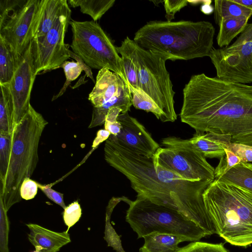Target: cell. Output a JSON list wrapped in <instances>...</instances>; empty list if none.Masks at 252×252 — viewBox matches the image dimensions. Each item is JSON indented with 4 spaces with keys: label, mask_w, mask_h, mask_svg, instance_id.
I'll list each match as a JSON object with an SVG mask.
<instances>
[{
    "label": "cell",
    "mask_w": 252,
    "mask_h": 252,
    "mask_svg": "<svg viewBox=\"0 0 252 252\" xmlns=\"http://www.w3.org/2000/svg\"><path fill=\"white\" fill-rule=\"evenodd\" d=\"M132 42V40L127 36L122 41L121 45L116 47V49L123 62L128 87H132L139 89Z\"/></svg>",
    "instance_id": "cell-24"
},
{
    "label": "cell",
    "mask_w": 252,
    "mask_h": 252,
    "mask_svg": "<svg viewBox=\"0 0 252 252\" xmlns=\"http://www.w3.org/2000/svg\"><path fill=\"white\" fill-rule=\"evenodd\" d=\"M104 150L106 161L129 180L137 197L177 210L208 236L216 234L202 197L211 182L186 180L175 172L155 165L152 158L130 151L110 138L105 141Z\"/></svg>",
    "instance_id": "cell-2"
},
{
    "label": "cell",
    "mask_w": 252,
    "mask_h": 252,
    "mask_svg": "<svg viewBox=\"0 0 252 252\" xmlns=\"http://www.w3.org/2000/svg\"><path fill=\"white\" fill-rule=\"evenodd\" d=\"M251 17L242 16L221 19L218 24L219 31L217 41L220 48L228 46L232 40L241 34Z\"/></svg>",
    "instance_id": "cell-19"
},
{
    "label": "cell",
    "mask_w": 252,
    "mask_h": 252,
    "mask_svg": "<svg viewBox=\"0 0 252 252\" xmlns=\"http://www.w3.org/2000/svg\"><path fill=\"white\" fill-rule=\"evenodd\" d=\"M189 1L185 0H163V5L165 11V18L167 21L171 22L175 18V14L188 5Z\"/></svg>",
    "instance_id": "cell-32"
},
{
    "label": "cell",
    "mask_w": 252,
    "mask_h": 252,
    "mask_svg": "<svg viewBox=\"0 0 252 252\" xmlns=\"http://www.w3.org/2000/svg\"><path fill=\"white\" fill-rule=\"evenodd\" d=\"M36 75L30 42L21 56L18 67L8 83L14 104V126L28 111L31 105V94Z\"/></svg>",
    "instance_id": "cell-11"
},
{
    "label": "cell",
    "mask_w": 252,
    "mask_h": 252,
    "mask_svg": "<svg viewBox=\"0 0 252 252\" xmlns=\"http://www.w3.org/2000/svg\"><path fill=\"white\" fill-rule=\"evenodd\" d=\"M82 210L78 201H75L66 206L63 212L64 222L67 226L68 232L69 228L74 225L81 218Z\"/></svg>",
    "instance_id": "cell-30"
},
{
    "label": "cell",
    "mask_w": 252,
    "mask_h": 252,
    "mask_svg": "<svg viewBox=\"0 0 252 252\" xmlns=\"http://www.w3.org/2000/svg\"><path fill=\"white\" fill-rule=\"evenodd\" d=\"M139 89L149 95L163 112L166 122L177 120L174 108L175 94L165 63V54L144 50L132 40Z\"/></svg>",
    "instance_id": "cell-8"
},
{
    "label": "cell",
    "mask_w": 252,
    "mask_h": 252,
    "mask_svg": "<svg viewBox=\"0 0 252 252\" xmlns=\"http://www.w3.org/2000/svg\"><path fill=\"white\" fill-rule=\"evenodd\" d=\"M227 149L239 157L241 161L252 162V146L231 143Z\"/></svg>",
    "instance_id": "cell-33"
},
{
    "label": "cell",
    "mask_w": 252,
    "mask_h": 252,
    "mask_svg": "<svg viewBox=\"0 0 252 252\" xmlns=\"http://www.w3.org/2000/svg\"><path fill=\"white\" fill-rule=\"evenodd\" d=\"M68 53L70 58L75 59L76 62L66 61L61 65L60 67H62L63 69L66 80L60 92L57 95L53 96L52 100L57 99L63 94L71 82L76 80L81 74L82 71H84L87 76L91 78L94 83H95L91 68L72 51L68 49Z\"/></svg>",
    "instance_id": "cell-23"
},
{
    "label": "cell",
    "mask_w": 252,
    "mask_h": 252,
    "mask_svg": "<svg viewBox=\"0 0 252 252\" xmlns=\"http://www.w3.org/2000/svg\"><path fill=\"white\" fill-rule=\"evenodd\" d=\"M0 86V133L11 135L14 127L13 98L8 83Z\"/></svg>",
    "instance_id": "cell-21"
},
{
    "label": "cell",
    "mask_w": 252,
    "mask_h": 252,
    "mask_svg": "<svg viewBox=\"0 0 252 252\" xmlns=\"http://www.w3.org/2000/svg\"><path fill=\"white\" fill-rule=\"evenodd\" d=\"M10 135L0 133V180L2 181L6 175L9 160Z\"/></svg>",
    "instance_id": "cell-29"
},
{
    "label": "cell",
    "mask_w": 252,
    "mask_h": 252,
    "mask_svg": "<svg viewBox=\"0 0 252 252\" xmlns=\"http://www.w3.org/2000/svg\"><path fill=\"white\" fill-rule=\"evenodd\" d=\"M121 200L129 205L126 220L136 233L137 238L158 232L181 236L195 242L208 236L200 226L177 210L142 198L136 197L132 201L123 196Z\"/></svg>",
    "instance_id": "cell-6"
},
{
    "label": "cell",
    "mask_w": 252,
    "mask_h": 252,
    "mask_svg": "<svg viewBox=\"0 0 252 252\" xmlns=\"http://www.w3.org/2000/svg\"><path fill=\"white\" fill-rule=\"evenodd\" d=\"M183 93L181 120L195 133L230 135L232 143L252 146V85L201 73L191 76Z\"/></svg>",
    "instance_id": "cell-1"
},
{
    "label": "cell",
    "mask_w": 252,
    "mask_h": 252,
    "mask_svg": "<svg viewBox=\"0 0 252 252\" xmlns=\"http://www.w3.org/2000/svg\"><path fill=\"white\" fill-rule=\"evenodd\" d=\"M67 2L74 8L79 6L84 14L90 15L96 22L110 8L115 0H68Z\"/></svg>",
    "instance_id": "cell-26"
},
{
    "label": "cell",
    "mask_w": 252,
    "mask_h": 252,
    "mask_svg": "<svg viewBox=\"0 0 252 252\" xmlns=\"http://www.w3.org/2000/svg\"><path fill=\"white\" fill-rule=\"evenodd\" d=\"M117 120L121 125L120 133L109 138L120 146L143 156L153 158L159 144L145 127L128 112L121 113Z\"/></svg>",
    "instance_id": "cell-13"
},
{
    "label": "cell",
    "mask_w": 252,
    "mask_h": 252,
    "mask_svg": "<svg viewBox=\"0 0 252 252\" xmlns=\"http://www.w3.org/2000/svg\"><path fill=\"white\" fill-rule=\"evenodd\" d=\"M251 10H252V0H232Z\"/></svg>",
    "instance_id": "cell-38"
},
{
    "label": "cell",
    "mask_w": 252,
    "mask_h": 252,
    "mask_svg": "<svg viewBox=\"0 0 252 252\" xmlns=\"http://www.w3.org/2000/svg\"><path fill=\"white\" fill-rule=\"evenodd\" d=\"M21 58L0 36V84L10 82L19 66Z\"/></svg>",
    "instance_id": "cell-20"
},
{
    "label": "cell",
    "mask_w": 252,
    "mask_h": 252,
    "mask_svg": "<svg viewBox=\"0 0 252 252\" xmlns=\"http://www.w3.org/2000/svg\"><path fill=\"white\" fill-rule=\"evenodd\" d=\"M104 129L108 131L111 134L116 136L121 131V125L118 120L114 122H105Z\"/></svg>",
    "instance_id": "cell-37"
},
{
    "label": "cell",
    "mask_w": 252,
    "mask_h": 252,
    "mask_svg": "<svg viewBox=\"0 0 252 252\" xmlns=\"http://www.w3.org/2000/svg\"><path fill=\"white\" fill-rule=\"evenodd\" d=\"M47 124L31 104L10 135L8 164L0 189V204L6 212L21 201V186L25 179L30 178L36 167L39 143Z\"/></svg>",
    "instance_id": "cell-5"
},
{
    "label": "cell",
    "mask_w": 252,
    "mask_h": 252,
    "mask_svg": "<svg viewBox=\"0 0 252 252\" xmlns=\"http://www.w3.org/2000/svg\"><path fill=\"white\" fill-rule=\"evenodd\" d=\"M69 8L43 36L32 39V53L37 74L55 69L70 58L68 45L64 43L65 34L71 20Z\"/></svg>",
    "instance_id": "cell-10"
},
{
    "label": "cell",
    "mask_w": 252,
    "mask_h": 252,
    "mask_svg": "<svg viewBox=\"0 0 252 252\" xmlns=\"http://www.w3.org/2000/svg\"><path fill=\"white\" fill-rule=\"evenodd\" d=\"M69 8L66 0H39L32 25L31 40L47 33Z\"/></svg>",
    "instance_id": "cell-16"
},
{
    "label": "cell",
    "mask_w": 252,
    "mask_h": 252,
    "mask_svg": "<svg viewBox=\"0 0 252 252\" xmlns=\"http://www.w3.org/2000/svg\"><path fill=\"white\" fill-rule=\"evenodd\" d=\"M152 158L155 165L187 180L212 182L215 179L214 168L201 153L189 147L172 145L159 147Z\"/></svg>",
    "instance_id": "cell-9"
},
{
    "label": "cell",
    "mask_w": 252,
    "mask_h": 252,
    "mask_svg": "<svg viewBox=\"0 0 252 252\" xmlns=\"http://www.w3.org/2000/svg\"><path fill=\"white\" fill-rule=\"evenodd\" d=\"M215 29L208 21H152L135 33L133 41L141 48L165 54L170 60H189L209 56Z\"/></svg>",
    "instance_id": "cell-3"
},
{
    "label": "cell",
    "mask_w": 252,
    "mask_h": 252,
    "mask_svg": "<svg viewBox=\"0 0 252 252\" xmlns=\"http://www.w3.org/2000/svg\"><path fill=\"white\" fill-rule=\"evenodd\" d=\"M202 197L216 234L232 245L252 244V192L215 179Z\"/></svg>",
    "instance_id": "cell-4"
},
{
    "label": "cell",
    "mask_w": 252,
    "mask_h": 252,
    "mask_svg": "<svg viewBox=\"0 0 252 252\" xmlns=\"http://www.w3.org/2000/svg\"><path fill=\"white\" fill-rule=\"evenodd\" d=\"M38 188L36 182L29 178L25 179L20 189L21 198L26 200L33 199L37 194Z\"/></svg>",
    "instance_id": "cell-34"
},
{
    "label": "cell",
    "mask_w": 252,
    "mask_h": 252,
    "mask_svg": "<svg viewBox=\"0 0 252 252\" xmlns=\"http://www.w3.org/2000/svg\"></svg>",
    "instance_id": "cell-40"
},
{
    "label": "cell",
    "mask_w": 252,
    "mask_h": 252,
    "mask_svg": "<svg viewBox=\"0 0 252 252\" xmlns=\"http://www.w3.org/2000/svg\"><path fill=\"white\" fill-rule=\"evenodd\" d=\"M201 11L205 14H209L214 11V8L210 5V3H205L201 7Z\"/></svg>",
    "instance_id": "cell-39"
},
{
    "label": "cell",
    "mask_w": 252,
    "mask_h": 252,
    "mask_svg": "<svg viewBox=\"0 0 252 252\" xmlns=\"http://www.w3.org/2000/svg\"><path fill=\"white\" fill-rule=\"evenodd\" d=\"M214 4V19L217 25L222 18L252 16V10L232 0H216Z\"/></svg>",
    "instance_id": "cell-25"
},
{
    "label": "cell",
    "mask_w": 252,
    "mask_h": 252,
    "mask_svg": "<svg viewBox=\"0 0 252 252\" xmlns=\"http://www.w3.org/2000/svg\"><path fill=\"white\" fill-rule=\"evenodd\" d=\"M39 1L26 0L0 27V36L19 56L31 41V30Z\"/></svg>",
    "instance_id": "cell-12"
},
{
    "label": "cell",
    "mask_w": 252,
    "mask_h": 252,
    "mask_svg": "<svg viewBox=\"0 0 252 252\" xmlns=\"http://www.w3.org/2000/svg\"><path fill=\"white\" fill-rule=\"evenodd\" d=\"M131 96L132 105L136 109L153 113L157 118L163 122H166L164 115L154 101L144 92L140 89H137L129 87Z\"/></svg>",
    "instance_id": "cell-27"
},
{
    "label": "cell",
    "mask_w": 252,
    "mask_h": 252,
    "mask_svg": "<svg viewBox=\"0 0 252 252\" xmlns=\"http://www.w3.org/2000/svg\"><path fill=\"white\" fill-rule=\"evenodd\" d=\"M110 135L111 133L105 129L99 130L97 132L96 136L93 141L92 147L94 148L102 142L106 141L109 138Z\"/></svg>",
    "instance_id": "cell-36"
},
{
    "label": "cell",
    "mask_w": 252,
    "mask_h": 252,
    "mask_svg": "<svg viewBox=\"0 0 252 252\" xmlns=\"http://www.w3.org/2000/svg\"><path fill=\"white\" fill-rule=\"evenodd\" d=\"M131 97L129 88L124 80L115 72L102 68L97 73L88 99L94 108H97L114 99Z\"/></svg>",
    "instance_id": "cell-14"
},
{
    "label": "cell",
    "mask_w": 252,
    "mask_h": 252,
    "mask_svg": "<svg viewBox=\"0 0 252 252\" xmlns=\"http://www.w3.org/2000/svg\"><path fill=\"white\" fill-rule=\"evenodd\" d=\"M38 187L39 189L46 195V196L53 201L56 204L60 205L63 209H65L66 207L63 200V194L58 192L48 185H42L38 183Z\"/></svg>",
    "instance_id": "cell-35"
},
{
    "label": "cell",
    "mask_w": 252,
    "mask_h": 252,
    "mask_svg": "<svg viewBox=\"0 0 252 252\" xmlns=\"http://www.w3.org/2000/svg\"><path fill=\"white\" fill-rule=\"evenodd\" d=\"M25 0H0V27L1 26L10 15L25 2Z\"/></svg>",
    "instance_id": "cell-31"
},
{
    "label": "cell",
    "mask_w": 252,
    "mask_h": 252,
    "mask_svg": "<svg viewBox=\"0 0 252 252\" xmlns=\"http://www.w3.org/2000/svg\"><path fill=\"white\" fill-rule=\"evenodd\" d=\"M225 154L220 159L215 169V179L218 178L241 161L240 158L230 150L225 149Z\"/></svg>",
    "instance_id": "cell-28"
},
{
    "label": "cell",
    "mask_w": 252,
    "mask_h": 252,
    "mask_svg": "<svg viewBox=\"0 0 252 252\" xmlns=\"http://www.w3.org/2000/svg\"><path fill=\"white\" fill-rule=\"evenodd\" d=\"M143 238L144 243L139 252H178L180 243L190 241L181 236L158 232L151 233Z\"/></svg>",
    "instance_id": "cell-18"
},
{
    "label": "cell",
    "mask_w": 252,
    "mask_h": 252,
    "mask_svg": "<svg viewBox=\"0 0 252 252\" xmlns=\"http://www.w3.org/2000/svg\"><path fill=\"white\" fill-rule=\"evenodd\" d=\"M161 143L165 147L172 145L189 147L201 153L206 158L220 159L231 142L230 135L207 132L195 133L189 139L170 136L163 138Z\"/></svg>",
    "instance_id": "cell-15"
},
{
    "label": "cell",
    "mask_w": 252,
    "mask_h": 252,
    "mask_svg": "<svg viewBox=\"0 0 252 252\" xmlns=\"http://www.w3.org/2000/svg\"><path fill=\"white\" fill-rule=\"evenodd\" d=\"M216 179L252 193V164L241 161L222 176Z\"/></svg>",
    "instance_id": "cell-22"
},
{
    "label": "cell",
    "mask_w": 252,
    "mask_h": 252,
    "mask_svg": "<svg viewBox=\"0 0 252 252\" xmlns=\"http://www.w3.org/2000/svg\"><path fill=\"white\" fill-rule=\"evenodd\" d=\"M26 225L30 229L28 239L36 252H58L71 242L69 234L66 231L55 232L34 223Z\"/></svg>",
    "instance_id": "cell-17"
},
{
    "label": "cell",
    "mask_w": 252,
    "mask_h": 252,
    "mask_svg": "<svg viewBox=\"0 0 252 252\" xmlns=\"http://www.w3.org/2000/svg\"><path fill=\"white\" fill-rule=\"evenodd\" d=\"M69 25L72 32V51L91 68H107L119 75L128 85L116 47L97 22L71 19Z\"/></svg>",
    "instance_id": "cell-7"
}]
</instances>
